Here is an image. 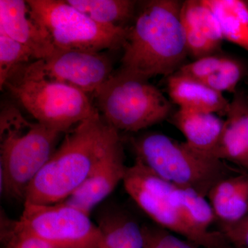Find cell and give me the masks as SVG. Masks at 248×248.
Listing matches in <instances>:
<instances>
[{"instance_id": "23", "label": "cell", "mask_w": 248, "mask_h": 248, "mask_svg": "<svg viewBox=\"0 0 248 248\" xmlns=\"http://www.w3.org/2000/svg\"><path fill=\"white\" fill-rule=\"evenodd\" d=\"M229 58L218 53L208 55L197 59L190 63H184L175 73L199 81H203L219 69Z\"/></svg>"}, {"instance_id": "19", "label": "cell", "mask_w": 248, "mask_h": 248, "mask_svg": "<svg viewBox=\"0 0 248 248\" xmlns=\"http://www.w3.org/2000/svg\"><path fill=\"white\" fill-rule=\"evenodd\" d=\"M97 226L102 234L100 248H144L143 230L124 215L108 214Z\"/></svg>"}, {"instance_id": "16", "label": "cell", "mask_w": 248, "mask_h": 248, "mask_svg": "<svg viewBox=\"0 0 248 248\" xmlns=\"http://www.w3.org/2000/svg\"><path fill=\"white\" fill-rule=\"evenodd\" d=\"M207 197L222 225L237 223L248 215V174L241 172L220 181Z\"/></svg>"}, {"instance_id": "2", "label": "cell", "mask_w": 248, "mask_h": 248, "mask_svg": "<svg viewBox=\"0 0 248 248\" xmlns=\"http://www.w3.org/2000/svg\"><path fill=\"white\" fill-rule=\"evenodd\" d=\"M120 134L99 111L76 125L54 152L26 192L24 203H62L86 180Z\"/></svg>"}, {"instance_id": "4", "label": "cell", "mask_w": 248, "mask_h": 248, "mask_svg": "<svg viewBox=\"0 0 248 248\" xmlns=\"http://www.w3.org/2000/svg\"><path fill=\"white\" fill-rule=\"evenodd\" d=\"M62 134L37 122L29 123L14 107L2 108L1 192L24 201L28 187L51 157Z\"/></svg>"}, {"instance_id": "6", "label": "cell", "mask_w": 248, "mask_h": 248, "mask_svg": "<svg viewBox=\"0 0 248 248\" xmlns=\"http://www.w3.org/2000/svg\"><path fill=\"white\" fill-rule=\"evenodd\" d=\"M103 118L117 131L138 132L167 119L172 104L148 80L114 72L94 94Z\"/></svg>"}, {"instance_id": "22", "label": "cell", "mask_w": 248, "mask_h": 248, "mask_svg": "<svg viewBox=\"0 0 248 248\" xmlns=\"http://www.w3.org/2000/svg\"><path fill=\"white\" fill-rule=\"evenodd\" d=\"M246 75V68L242 62L229 58L226 63L202 82L217 92L234 93L237 86Z\"/></svg>"}, {"instance_id": "25", "label": "cell", "mask_w": 248, "mask_h": 248, "mask_svg": "<svg viewBox=\"0 0 248 248\" xmlns=\"http://www.w3.org/2000/svg\"><path fill=\"white\" fill-rule=\"evenodd\" d=\"M222 234L238 248H248V215L231 225H222Z\"/></svg>"}, {"instance_id": "7", "label": "cell", "mask_w": 248, "mask_h": 248, "mask_svg": "<svg viewBox=\"0 0 248 248\" xmlns=\"http://www.w3.org/2000/svg\"><path fill=\"white\" fill-rule=\"evenodd\" d=\"M29 14L55 48L103 52L122 47L127 28L94 22L66 1L28 0Z\"/></svg>"}, {"instance_id": "10", "label": "cell", "mask_w": 248, "mask_h": 248, "mask_svg": "<svg viewBox=\"0 0 248 248\" xmlns=\"http://www.w3.org/2000/svg\"><path fill=\"white\" fill-rule=\"evenodd\" d=\"M39 62L49 79L86 94H95L114 73L112 60L103 52L56 48L50 57Z\"/></svg>"}, {"instance_id": "17", "label": "cell", "mask_w": 248, "mask_h": 248, "mask_svg": "<svg viewBox=\"0 0 248 248\" xmlns=\"http://www.w3.org/2000/svg\"><path fill=\"white\" fill-rule=\"evenodd\" d=\"M172 119L174 125L184 135L186 143L198 151L213 155L224 120L216 114L184 109H179Z\"/></svg>"}, {"instance_id": "8", "label": "cell", "mask_w": 248, "mask_h": 248, "mask_svg": "<svg viewBox=\"0 0 248 248\" xmlns=\"http://www.w3.org/2000/svg\"><path fill=\"white\" fill-rule=\"evenodd\" d=\"M10 231L31 235L57 248H100L102 234L89 214L63 203H24L22 216Z\"/></svg>"}, {"instance_id": "20", "label": "cell", "mask_w": 248, "mask_h": 248, "mask_svg": "<svg viewBox=\"0 0 248 248\" xmlns=\"http://www.w3.org/2000/svg\"><path fill=\"white\" fill-rule=\"evenodd\" d=\"M94 22L110 27H124L135 14L136 1L132 0H66Z\"/></svg>"}, {"instance_id": "11", "label": "cell", "mask_w": 248, "mask_h": 248, "mask_svg": "<svg viewBox=\"0 0 248 248\" xmlns=\"http://www.w3.org/2000/svg\"><path fill=\"white\" fill-rule=\"evenodd\" d=\"M127 168L120 137L101 156L84 183L63 203L90 215L123 182Z\"/></svg>"}, {"instance_id": "1", "label": "cell", "mask_w": 248, "mask_h": 248, "mask_svg": "<svg viewBox=\"0 0 248 248\" xmlns=\"http://www.w3.org/2000/svg\"><path fill=\"white\" fill-rule=\"evenodd\" d=\"M182 1L153 0L139 11L127 28L120 70L149 80L171 76L184 64L188 54L181 19Z\"/></svg>"}, {"instance_id": "26", "label": "cell", "mask_w": 248, "mask_h": 248, "mask_svg": "<svg viewBox=\"0 0 248 248\" xmlns=\"http://www.w3.org/2000/svg\"><path fill=\"white\" fill-rule=\"evenodd\" d=\"M7 237L11 248H57L35 236L19 234L10 230L7 233Z\"/></svg>"}, {"instance_id": "5", "label": "cell", "mask_w": 248, "mask_h": 248, "mask_svg": "<svg viewBox=\"0 0 248 248\" xmlns=\"http://www.w3.org/2000/svg\"><path fill=\"white\" fill-rule=\"evenodd\" d=\"M136 159L173 185L204 197L220 181L239 174L226 161L164 134L149 133L132 140Z\"/></svg>"}, {"instance_id": "18", "label": "cell", "mask_w": 248, "mask_h": 248, "mask_svg": "<svg viewBox=\"0 0 248 248\" xmlns=\"http://www.w3.org/2000/svg\"><path fill=\"white\" fill-rule=\"evenodd\" d=\"M215 15L223 40L248 53V4L244 0H203Z\"/></svg>"}, {"instance_id": "12", "label": "cell", "mask_w": 248, "mask_h": 248, "mask_svg": "<svg viewBox=\"0 0 248 248\" xmlns=\"http://www.w3.org/2000/svg\"><path fill=\"white\" fill-rule=\"evenodd\" d=\"M181 19L187 52L195 60L218 54L223 37L215 15L203 0L183 1Z\"/></svg>"}, {"instance_id": "14", "label": "cell", "mask_w": 248, "mask_h": 248, "mask_svg": "<svg viewBox=\"0 0 248 248\" xmlns=\"http://www.w3.org/2000/svg\"><path fill=\"white\" fill-rule=\"evenodd\" d=\"M213 155L248 170V97L241 91L231 101Z\"/></svg>"}, {"instance_id": "3", "label": "cell", "mask_w": 248, "mask_h": 248, "mask_svg": "<svg viewBox=\"0 0 248 248\" xmlns=\"http://www.w3.org/2000/svg\"><path fill=\"white\" fill-rule=\"evenodd\" d=\"M2 89L7 90L37 123L59 133L68 132L99 111L86 93L45 76L39 60L16 68Z\"/></svg>"}, {"instance_id": "9", "label": "cell", "mask_w": 248, "mask_h": 248, "mask_svg": "<svg viewBox=\"0 0 248 248\" xmlns=\"http://www.w3.org/2000/svg\"><path fill=\"white\" fill-rule=\"evenodd\" d=\"M122 182L127 193L153 221L204 248L203 241L187 226L174 206L172 198L174 185L138 159L127 168Z\"/></svg>"}, {"instance_id": "27", "label": "cell", "mask_w": 248, "mask_h": 248, "mask_svg": "<svg viewBox=\"0 0 248 248\" xmlns=\"http://www.w3.org/2000/svg\"><path fill=\"white\" fill-rule=\"evenodd\" d=\"M247 1L248 4V1Z\"/></svg>"}, {"instance_id": "13", "label": "cell", "mask_w": 248, "mask_h": 248, "mask_svg": "<svg viewBox=\"0 0 248 248\" xmlns=\"http://www.w3.org/2000/svg\"><path fill=\"white\" fill-rule=\"evenodd\" d=\"M0 31L30 49L35 60H45L56 50L31 17L27 1L0 0Z\"/></svg>"}, {"instance_id": "21", "label": "cell", "mask_w": 248, "mask_h": 248, "mask_svg": "<svg viewBox=\"0 0 248 248\" xmlns=\"http://www.w3.org/2000/svg\"><path fill=\"white\" fill-rule=\"evenodd\" d=\"M35 56L30 49L0 31V87L18 67L30 63ZM36 61V60H35Z\"/></svg>"}, {"instance_id": "24", "label": "cell", "mask_w": 248, "mask_h": 248, "mask_svg": "<svg viewBox=\"0 0 248 248\" xmlns=\"http://www.w3.org/2000/svg\"><path fill=\"white\" fill-rule=\"evenodd\" d=\"M143 231L144 248H193L187 242L166 232Z\"/></svg>"}, {"instance_id": "15", "label": "cell", "mask_w": 248, "mask_h": 248, "mask_svg": "<svg viewBox=\"0 0 248 248\" xmlns=\"http://www.w3.org/2000/svg\"><path fill=\"white\" fill-rule=\"evenodd\" d=\"M168 91L179 109L226 115L231 101L202 81L174 74L168 80Z\"/></svg>"}]
</instances>
